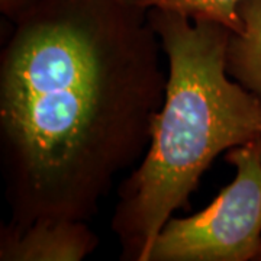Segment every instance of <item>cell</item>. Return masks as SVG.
I'll list each match as a JSON object with an SVG mask.
<instances>
[{
	"label": "cell",
	"instance_id": "obj_5",
	"mask_svg": "<svg viewBox=\"0 0 261 261\" xmlns=\"http://www.w3.org/2000/svg\"><path fill=\"white\" fill-rule=\"evenodd\" d=\"M238 12L244 28L229 37L226 71L235 82L261 97V0H244Z\"/></svg>",
	"mask_w": 261,
	"mask_h": 261
},
{
	"label": "cell",
	"instance_id": "obj_4",
	"mask_svg": "<svg viewBox=\"0 0 261 261\" xmlns=\"http://www.w3.org/2000/svg\"><path fill=\"white\" fill-rule=\"evenodd\" d=\"M97 235L86 221L42 219L0 231L2 261H80L96 250Z\"/></svg>",
	"mask_w": 261,
	"mask_h": 261
},
{
	"label": "cell",
	"instance_id": "obj_6",
	"mask_svg": "<svg viewBox=\"0 0 261 261\" xmlns=\"http://www.w3.org/2000/svg\"><path fill=\"white\" fill-rule=\"evenodd\" d=\"M144 10H166L183 15L192 20H211L240 34L244 22L238 8L244 0H132Z\"/></svg>",
	"mask_w": 261,
	"mask_h": 261
},
{
	"label": "cell",
	"instance_id": "obj_3",
	"mask_svg": "<svg viewBox=\"0 0 261 261\" xmlns=\"http://www.w3.org/2000/svg\"><path fill=\"white\" fill-rule=\"evenodd\" d=\"M233 180L189 218H170L148 261H255L261 247V138L225 154Z\"/></svg>",
	"mask_w": 261,
	"mask_h": 261
},
{
	"label": "cell",
	"instance_id": "obj_8",
	"mask_svg": "<svg viewBox=\"0 0 261 261\" xmlns=\"http://www.w3.org/2000/svg\"><path fill=\"white\" fill-rule=\"evenodd\" d=\"M260 138H261V135H260ZM255 261H261V247H260V251H258V255H257Z\"/></svg>",
	"mask_w": 261,
	"mask_h": 261
},
{
	"label": "cell",
	"instance_id": "obj_7",
	"mask_svg": "<svg viewBox=\"0 0 261 261\" xmlns=\"http://www.w3.org/2000/svg\"><path fill=\"white\" fill-rule=\"evenodd\" d=\"M34 2L35 0H0V12L13 20Z\"/></svg>",
	"mask_w": 261,
	"mask_h": 261
},
{
	"label": "cell",
	"instance_id": "obj_2",
	"mask_svg": "<svg viewBox=\"0 0 261 261\" xmlns=\"http://www.w3.org/2000/svg\"><path fill=\"white\" fill-rule=\"evenodd\" d=\"M148 19L167 57V84L145 155L118 189L111 228L125 261H148L214 160L261 135V97L226 71L231 31L166 10H148Z\"/></svg>",
	"mask_w": 261,
	"mask_h": 261
},
{
	"label": "cell",
	"instance_id": "obj_1",
	"mask_svg": "<svg viewBox=\"0 0 261 261\" xmlns=\"http://www.w3.org/2000/svg\"><path fill=\"white\" fill-rule=\"evenodd\" d=\"M132 0H35L0 54V163L10 225L89 222L147 151L167 74Z\"/></svg>",
	"mask_w": 261,
	"mask_h": 261
}]
</instances>
